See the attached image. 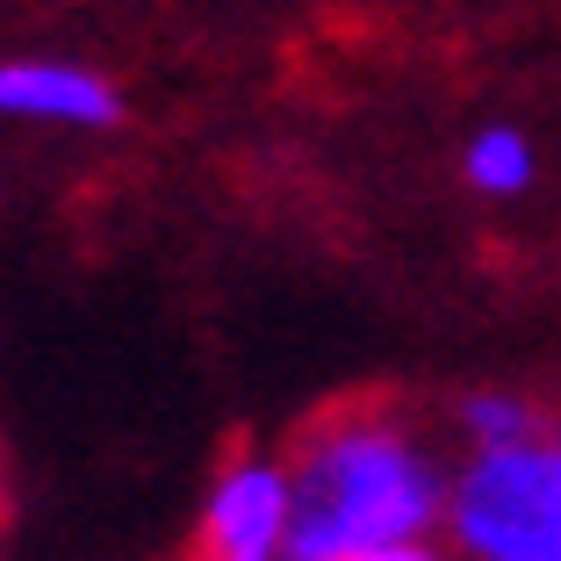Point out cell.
Returning <instances> with one entry per match:
<instances>
[{
    "mask_svg": "<svg viewBox=\"0 0 561 561\" xmlns=\"http://www.w3.org/2000/svg\"><path fill=\"white\" fill-rule=\"evenodd\" d=\"M461 181L482 202H526L540 187V145L518 123H482L461 145Z\"/></svg>",
    "mask_w": 561,
    "mask_h": 561,
    "instance_id": "5b68a950",
    "label": "cell"
},
{
    "mask_svg": "<svg viewBox=\"0 0 561 561\" xmlns=\"http://www.w3.org/2000/svg\"><path fill=\"white\" fill-rule=\"evenodd\" d=\"M288 454L296 482V561H346L439 540L454 490V439L397 397L324 403Z\"/></svg>",
    "mask_w": 561,
    "mask_h": 561,
    "instance_id": "6da1fadb",
    "label": "cell"
},
{
    "mask_svg": "<svg viewBox=\"0 0 561 561\" xmlns=\"http://www.w3.org/2000/svg\"><path fill=\"white\" fill-rule=\"evenodd\" d=\"M0 526H8V461H0Z\"/></svg>",
    "mask_w": 561,
    "mask_h": 561,
    "instance_id": "ba28073f",
    "label": "cell"
},
{
    "mask_svg": "<svg viewBox=\"0 0 561 561\" xmlns=\"http://www.w3.org/2000/svg\"><path fill=\"white\" fill-rule=\"evenodd\" d=\"M0 116L22 130L94 137L123 123V87L66 50H15V58H0Z\"/></svg>",
    "mask_w": 561,
    "mask_h": 561,
    "instance_id": "277c9868",
    "label": "cell"
},
{
    "mask_svg": "<svg viewBox=\"0 0 561 561\" xmlns=\"http://www.w3.org/2000/svg\"><path fill=\"white\" fill-rule=\"evenodd\" d=\"M439 540L454 561H561V425L504 446H454Z\"/></svg>",
    "mask_w": 561,
    "mask_h": 561,
    "instance_id": "7a4b0ae2",
    "label": "cell"
},
{
    "mask_svg": "<svg viewBox=\"0 0 561 561\" xmlns=\"http://www.w3.org/2000/svg\"><path fill=\"white\" fill-rule=\"evenodd\" d=\"M187 561H296V482L280 446H238L209 468L187 518Z\"/></svg>",
    "mask_w": 561,
    "mask_h": 561,
    "instance_id": "3957f363",
    "label": "cell"
},
{
    "mask_svg": "<svg viewBox=\"0 0 561 561\" xmlns=\"http://www.w3.org/2000/svg\"><path fill=\"white\" fill-rule=\"evenodd\" d=\"M346 561H454L446 540H417V547H381V554H346Z\"/></svg>",
    "mask_w": 561,
    "mask_h": 561,
    "instance_id": "52a82bcc",
    "label": "cell"
},
{
    "mask_svg": "<svg viewBox=\"0 0 561 561\" xmlns=\"http://www.w3.org/2000/svg\"><path fill=\"white\" fill-rule=\"evenodd\" d=\"M533 425H547V403H533L526 389H468L446 411V439L454 446H504Z\"/></svg>",
    "mask_w": 561,
    "mask_h": 561,
    "instance_id": "8992f818",
    "label": "cell"
}]
</instances>
